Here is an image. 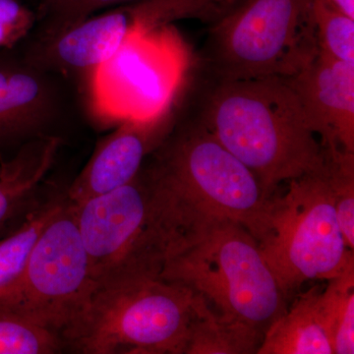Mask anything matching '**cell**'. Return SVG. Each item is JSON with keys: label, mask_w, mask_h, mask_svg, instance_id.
<instances>
[{"label": "cell", "mask_w": 354, "mask_h": 354, "mask_svg": "<svg viewBox=\"0 0 354 354\" xmlns=\"http://www.w3.org/2000/svg\"><path fill=\"white\" fill-rule=\"evenodd\" d=\"M201 79L190 113L253 172L268 197L327 164L328 151L286 79Z\"/></svg>", "instance_id": "1"}, {"label": "cell", "mask_w": 354, "mask_h": 354, "mask_svg": "<svg viewBox=\"0 0 354 354\" xmlns=\"http://www.w3.org/2000/svg\"><path fill=\"white\" fill-rule=\"evenodd\" d=\"M187 114L179 120L176 114L171 132L144 164L187 234L208 221H232L258 241L272 197L196 116Z\"/></svg>", "instance_id": "2"}, {"label": "cell", "mask_w": 354, "mask_h": 354, "mask_svg": "<svg viewBox=\"0 0 354 354\" xmlns=\"http://www.w3.org/2000/svg\"><path fill=\"white\" fill-rule=\"evenodd\" d=\"M72 205L95 286L160 278L185 239L171 201L145 165L125 185Z\"/></svg>", "instance_id": "3"}, {"label": "cell", "mask_w": 354, "mask_h": 354, "mask_svg": "<svg viewBox=\"0 0 354 354\" xmlns=\"http://www.w3.org/2000/svg\"><path fill=\"white\" fill-rule=\"evenodd\" d=\"M160 278L186 286L216 313L250 326L263 337L288 308V297L257 241L232 221H208L191 230Z\"/></svg>", "instance_id": "4"}, {"label": "cell", "mask_w": 354, "mask_h": 354, "mask_svg": "<svg viewBox=\"0 0 354 354\" xmlns=\"http://www.w3.org/2000/svg\"><path fill=\"white\" fill-rule=\"evenodd\" d=\"M314 0H239L209 26L199 57L209 81L290 78L318 55Z\"/></svg>", "instance_id": "5"}, {"label": "cell", "mask_w": 354, "mask_h": 354, "mask_svg": "<svg viewBox=\"0 0 354 354\" xmlns=\"http://www.w3.org/2000/svg\"><path fill=\"white\" fill-rule=\"evenodd\" d=\"M195 295L162 278L95 286L65 339L81 354H185Z\"/></svg>", "instance_id": "6"}, {"label": "cell", "mask_w": 354, "mask_h": 354, "mask_svg": "<svg viewBox=\"0 0 354 354\" xmlns=\"http://www.w3.org/2000/svg\"><path fill=\"white\" fill-rule=\"evenodd\" d=\"M327 164L274 193L258 245L286 297L310 281H329L354 266L337 223Z\"/></svg>", "instance_id": "7"}, {"label": "cell", "mask_w": 354, "mask_h": 354, "mask_svg": "<svg viewBox=\"0 0 354 354\" xmlns=\"http://www.w3.org/2000/svg\"><path fill=\"white\" fill-rule=\"evenodd\" d=\"M94 290L87 251L66 196L41 230L22 277L0 297V304L64 344Z\"/></svg>", "instance_id": "8"}, {"label": "cell", "mask_w": 354, "mask_h": 354, "mask_svg": "<svg viewBox=\"0 0 354 354\" xmlns=\"http://www.w3.org/2000/svg\"><path fill=\"white\" fill-rule=\"evenodd\" d=\"M169 26L133 29L115 55L88 74V102L95 118L120 124L155 118L174 106L183 72Z\"/></svg>", "instance_id": "9"}, {"label": "cell", "mask_w": 354, "mask_h": 354, "mask_svg": "<svg viewBox=\"0 0 354 354\" xmlns=\"http://www.w3.org/2000/svg\"><path fill=\"white\" fill-rule=\"evenodd\" d=\"M62 74L23 57L0 55V155L26 143L58 136L70 113Z\"/></svg>", "instance_id": "10"}, {"label": "cell", "mask_w": 354, "mask_h": 354, "mask_svg": "<svg viewBox=\"0 0 354 354\" xmlns=\"http://www.w3.org/2000/svg\"><path fill=\"white\" fill-rule=\"evenodd\" d=\"M174 121L172 106L155 118L120 123L97 144L87 165L67 188L70 201L80 204L130 183L171 132Z\"/></svg>", "instance_id": "11"}, {"label": "cell", "mask_w": 354, "mask_h": 354, "mask_svg": "<svg viewBox=\"0 0 354 354\" xmlns=\"http://www.w3.org/2000/svg\"><path fill=\"white\" fill-rule=\"evenodd\" d=\"M286 79L326 150L354 153V62L318 53L304 68Z\"/></svg>", "instance_id": "12"}, {"label": "cell", "mask_w": 354, "mask_h": 354, "mask_svg": "<svg viewBox=\"0 0 354 354\" xmlns=\"http://www.w3.org/2000/svg\"><path fill=\"white\" fill-rule=\"evenodd\" d=\"M133 29L127 6H120L53 36L39 38L24 57L62 75L82 72L88 75L115 55Z\"/></svg>", "instance_id": "13"}, {"label": "cell", "mask_w": 354, "mask_h": 354, "mask_svg": "<svg viewBox=\"0 0 354 354\" xmlns=\"http://www.w3.org/2000/svg\"><path fill=\"white\" fill-rule=\"evenodd\" d=\"M62 143V137H43L10 157L0 155V241L15 232L48 196L44 180Z\"/></svg>", "instance_id": "14"}, {"label": "cell", "mask_w": 354, "mask_h": 354, "mask_svg": "<svg viewBox=\"0 0 354 354\" xmlns=\"http://www.w3.org/2000/svg\"><path fill=\"white\" fill-rule=\"evenodd\" d=\"M321 290L300 295L266 330L257 354H334Z\"/></svg>", "instance_id": "15"}, {"label": "cell", "mask_w": 354, "mask_h": 354, "mask_svg": "<svg viewBox=\"0 0 354 354\" xmlns=\"http://www.w3.org/2000/svg\"><path fill=\"white\" fill-rule=\"evenodd\" d=\"M262 339L259 330L225 318L214 311L201 295H195L185 354L257 353Z\"/></svg>", "instance_id": "16"}, {"label": "cell", "mask_w": 354, "mask_h": 354, "mask_svg": "<svg viewBox=\"0 0 354 354\" xmlns=\"http://www.w3.org/2000/svg\"><path fill=\"white\" fill-rule=\"evenodd\" d=\"M67 188L68 186L50 190L24 223L0 241V297L14 288L22 277L32 247L46 223L66 198Z\"/></svg>", "instance_id": "17"}, {"label": "cell", "mask_w": 354, "mask_h": 354, "mask_svg": "<svg viewBox=\"0 0 354 354\" xmlns=\"http://www.w3.org/2000/svg\"><path fill=\"white\" fill-rule=\"evenodd\" d=\"M239 0H134L127 4L136 30L148 32L174 21L196 19L212 25Z\"/></svg>", "instance_id": "18"}, {"label": "cell", "mask_w": 354, "mask_h": 354, "mask_svg": "<svg viewBox=\"0 0 354 354\" xmlns=\"http://www.w3.org/2000/svg\"><path fill=\"white\" fill-rule=\"evenodd\" d=\"M334 354L354 353V266L321 290Z\"/></svg>", "instance_id": "19"}, {"label": "cell", "mask_w": 354, "mask_h": 354, "mask_svg": "<svg viewBox=\"0 0 354 354\" xmlns=\"http://www.w3.org/2000/svg\"><path fill=\"white\" fill-rule=\"evenodd\" d=\"M62 353L64 344L57 335L0 304V354Z\"/></svg>", "instance_id": "20"}, {"label": "cell", "mask_w": 354, "mask_h": 354, "mask_svg": "<svg viewBox=\"0 0 354 354\" xmlns=\"http://www.w3.org/2000/svg\"><path fill=\"white\" fill-rule=\"evenodd\" d=\"M313 20L319 53L335 60L354 62V19L324 0H314Z\"/></svg>", "instance_id": "21"}, {"label": "cell", "mask_w": 354, "mask_h": 354, "mask_svg": "<svg viewBox=\"0 0 354 354\" xmlns=\"http://www.w3.org/2000/svg\"><path fill=\"white\" fill-rule=\"evenodd\" d=\"M328 177L337 223L346 246L354 248V153L329 152Z\"/></svg>", "instance_id": "22"}, {"label": "cell", "mask_w": 354, "mask_h": 354, "mask_svg": "<svg viewBox=\"0 0 354 354\" xmlns=\"http://www.w3.org/2000/svg\"><path fill=\"white\" fill-rule=\"evenodd\" d=\"M131 0H41L37 21L39 37H50L65 31L102 8Z\"/></svg>", "instance_id": "23"}, {"label": "cell", "mask_w": 354, "mask_h": 354, "mask_svg": "<svg viewBox=\"0 0 354 354\" xmlns=\"http://www.w3.org/2000/svg\"><path fill=\"white\" fill-rule=\"evenodd\" d=\"M36 22L37 14L20 0H0V50H12Z\"/></svg>", "instance_id": "24"}, {"label": "cell", "mask_w": 354, "mask_h": 354, "mask_svg": "<svg viewBox=\"0 0 354 354\" xmlns=\"http://www.w3.org/2000/svg\"><path fill=\"white\" fill-rule=\"evenodd\" d=\"M330 7L354 19V0H324Z\"/></svg>", "instance_id": "25"}]
</instances>
